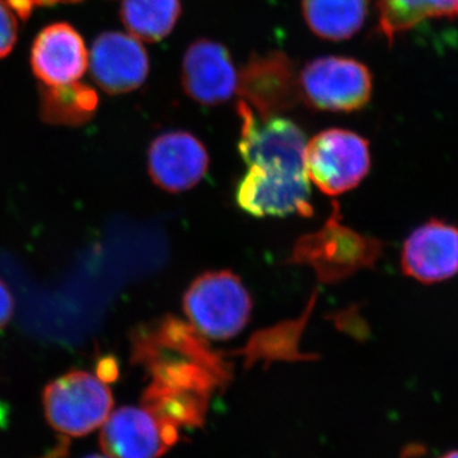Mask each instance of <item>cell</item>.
<instances>
[{
  "instance_id": "cell-1",
  "label": "cell",
  "mask_w": 458,
  "mask_h": 458,
  "mask_svg": "<svg viewBox=\"0 0 458 458\" xmlns=\"http://www.w3.org/2000/svg\"><path fill=\"white\" fill-rule=\"evenodd\" d=\"M183 311L201 335L229 340L249 324L252 301L236 274L228 270L209 271L189 286L183 295Z\"/></svg>"
},
{
  "instance_id": "cell-2",
  "label": "cell",
  "mask_w": 458,
  "mask_h": 458,
  "mask_svg": "<svg viewBox=\"0 0 458 458\" xmlns=\"http://www.w3.org/2000/svg\"><path fill=\"white\" fill-rule=\"evenodd\" d=\"M42 403L47 423L56 432L83 437L104 426L114 408V396L98 376L72 370L45 387Z\"/></svg>"
},
{
  "instance_id": "cell-3",
  "label": "cell",
  "mask_w": 458,
  "mask_h": 458,
  "mask_svg": "<svg viewBox=\"0 0 458 458\" xmlns=\"http://www.w3.org/2000/svg\"><path fill=\"white\" fill-rule=\"evenodd\" d=\"M304 172L324 194L351 191L370 170L369 141L346 129H327L307 141Z\"/></svg>"
},
{
  "instance_id": "cell-4",
  "label": "cell",
  "mask_w": 458,
  "mask_h": 458,
  "mask_svg": "<svg viewBox=\"0 0 458 458\" xmlns=\"http://www.w3.org/2000/svg\"><path fill=\"white\" fill-rule=\"evenodd\" d=\"M301 99L328 113H352L369 105L373 78L363 63L352 57L322 56L298 75Z\"/></svg>"
},
{
  "instance_id": "cell-5",
  "label": "cell",
  "mask_w": 458,
  "mask_h": 458,
  "mask_svg": "<svg viewBox=\"0 0 458 458\" xmlns=\"http://www.w3.org/2000/svg\"><path fill=\"white\" fill-rule=\"evenodd\" d=\"M331 216L322 231L303 237L294 249V261L306 262L324 282H337L355 271L370 267L382 254L376 238L360 236L340 225L339 212Z\"/></svg>"
},
{
  "instance_id": "cell-6",
  "label": "cell",
  "mask_w": 458,
  "mask_h": 458,
  "mask_svg": "<svg viewBox=\"0 0 458 458\" xmlns=\"http://www.w3.org/2000/svg\"><path fill=\"white\" fill-rule=\"evenodd\" d=\"M237 113L242 123L238 150L247 165L304 172L307 140L297 123L280 114L260 117L242 99L238 101Z\"/></svg>"
},
{
  "instance_id": "cell-7",
  "label": "cell",
  "mask_w": 458,
  "mask_h": 458,
  "mask_svg": "<svg viewBox=\"0 0 458 458\" xmlns=\"http://www.w3.org/2000/svg\"><path fill=\"white\" fill-rule=\"evenodd\" d=\"M236 201L251 216H312L311 186L304 172L269 170L249 165L236 189Z\"/></svg>"
},
{
  "instance_id": "cell-8",
  "label": "cell",
  "mask_w": 458,
  "mask_h": 458,
  "mask_svg": "<svg viewBox=\"0 0 458 458\" xmlns=\"http://www.w3.org/2000/svg\"><path fill=\"white\" fill-rule=\"evenodd\" d=\"M237 93L260 117L292 110L301 101L293 62L280 51L252 54L238 73Z\"/></svg>"
},
{
  "instance_id": "cell-9",
  "label": "cell",
  "mask_w": 458,
  "mask_h": 458,
  "mask_svg": "<svg viewBox=\"0 0 458 458\" xmlns=\"http://www.w3.org/2000/svg\"><path fill=\"white\" fill-rule=\"evenodd\" d=\"M179 428L144 408L125 406L108 415L99 445L110 458H159L179 441Z\"/></svg>"
},
{
  "instance_id": "cell-10",
  "label": "cell",
  "mask_w": 458,
  "mask_h": 458,
  "mask_svg": "<svg viewBox=\"0 0 458 458\" xmlns=\"http://www.w3.org/2000/svg\"><path fill=\"white\" fill-rule=\"evenodd\" d=\"M401 269L426 285L456 278L458 225L433 218L415 228L401 250Z\"/></svg>"
},
{
  "instance_id": "cell-11",
  "label": "cell",
  "mask_w": 458,
  "mask_h": 458,
  "mask_svg": "<svg viewBox=\"0 0 458 458\" xmlns=\"http://www.w3.org/2000/svg\"><path fill=\"white\" fill-rule=\"evenodd\" d=\"M89 65L93 81L108 95L140 89L149 73L147 51L131 33H101L93 42Z\"/></svg>"
},
{
  "instance_id": "cell-12",
  "label": "cell",
  "mask_w": 458,
  "mask_h": 458,
  "mask_svg": "<svg viewBox=\"0 0 458 458\" xmlns=\"http://www.w3.org/2000/svg\"><path fill=\"white\" fill-rule=\"evenodd\" d=\"M208 167L207 148L188 131L159 135L148 150V171L165 191H188L204 179Z\"/></svg>"
},
{
  "instance_id": "cell-13",
  "label": "cell",
  "mask_w": 458,
  "mask_h": 458,
  "mask_svg": "<svg viewBox=\"0 0 458 458\" xmlns=\"http://www.w3.org/2000/svg\"><path fill=\"white\" fill-rule=\"evenodd\" d=\"M238 72L227 47L201 38L192 42L182 62L186 95L205 106L223 104L237 93Z\"/></svg>"
},
{
  "instance_id": "cell-14",
  "label": "cell",
  "mask_w": 458,
  "mask_h": 458,
  "mask_svg": "<svg viewBox=\"0 0 458 458\" xmlns=\"http://www.w3.org/2000/svg\"><path fill=\"white\" fill-rule=\"evenodd\" d=\"M89 59L82 36L69 23L47 26L33 41L31 68L42 86L77 82L86 73Z\"/></svg>"
},
{
  "instance_id": "cell-15",
  "label": "cell",
  "mask_w": 458,
  "mask_h": 458,
  "mask_svg": "<svg viewBox=\"0 0 458 458\" xmlns=\"http://www.w3.org/2000/svg\"><path fill=\"white\" fill-rule=\"evenodd\" d=\"M369 0H302L307 26L322 40L344 41L360 31Z\"/></svg>"
},
{
  "instance_id": "cell-16",
  "label": "cell",
  "mask_w": 458,
  "mask_h": 458,
  "mask_svg": "<svg viewBox=\"0 0 458 458\" xmlns=\"http://www.w3.org/2000/svg\"><path fill=\"white\" fill-rule=\"evenodd\" d=\"M210 394L186 388L170 387L153 382L144 391V409L158 420L181 428L201 427L207 414Z\"/></svg>"
},
{
  "instance_id": "cell-17",
  "label": "cell",
  "mask_w": 458,
  "mask_h": 458,
  "mask_svg": "<svg viewBox=\"0 0 458 458\" xmlns=\"http://www.w3.org/2000/svg\"><path fill=\"white\" fill-rule=\"evenodd\" d=\"M98 107V92L80 81L63 86L41 87V119L51 125H84L92 119Z\"/></svg>"
},
{
  "instance_id": "cell-18",
  "label": "cell",
  "mask_w": 458,
  "mask_h": 458,
  "mask_svg": "<svg viewBox=\"0 0 458 458\" xmlns=\"http://www.w3.org/2000/svg\"><path fill=\"white\" fill-rule=\"evenodd\" d=\"M181 11L180 0H123L120 17L138 40L158 42L170 35Z\"/></svg>"
},
{
  "instance_id": "cell-19",
  "label": "cell",
  "mask_w": 458,
  "mask_h": 458,
  "mask_svg": "<svg viewBox=\"0 0 458 458\" xmlns=\"http://www.w3.org/2000/svg\"><path fill=\"white\" fill-rule=\"evenodd\" d=\"M378 32L390 44L401 33L410 31L428 20L423 0H377Z\"/></svg>"
},
{
  "instance_id": "cell-20",
  "label": "cell",
  "mask_w": 458,
  "mask_h": 458,
  "mask_svg": "<svg viewBox=\"0 0 458 458\" xmlns=\"http://www.w3.org/2000/svg\"><path fill=\"white\" fill-rule=\"evenodd\" d=\"M17 38V14L8 7L4 0H0V59L12 53Z\"/></svg>"
},
{
  "instance_id": "cell-21",
  "label": "cell",
  "mask_w": 458,
  "mask_h": 458,
  "mask_svg": "<svg viewBox=\"0 0 458 458\" xmlns=\"http://www.w3.org/2000/svg\"><path fill=\"white\" fill-rule=\"evenodd\" d=\"M4 2L17 14L18 18L26 21L36 8L59 4V3L80 2V0H4Z\"/></svg>"
},
{
  "instance_id": "cell-22",
  "label": "cell",
  "mask_w": 458,
  "mask_h": 458,
  "mask_svg": "<svg viewBox=\"0 0 458 458\" xmlns=\"http://www.w3.org/2000/svg\"><path fill=\"white\" fill-rule=\"evenodd\" d=\"M428 17L458 21V0H423Z\"/></svg>"
},
{
  "instance_id": "cell-23",
  "label": "cell",
  "mask_w": 458,
  "mask_h": 458,
  "mask_svg": "<svg viewBox=\"0 0 458 458\" xmlns=\"http://www.w3.org/2000/svg\"><path fill=\"white\" fill-rule=\"evenodd\" d=\"M14 312V300L7 284L0 279V330L12 319Z\"/></svg>"
},
{
  "instance_id": "cell-24",
  "label": "cell",
  "mask_w": 458,
  "mask_h": 458,
  "mask_svg": "<svg viewBox=\"0 0 458 458\" xmlns=\"http://www.w3.org/2000/svg\"><path fill=\"white\" fill-rule=\"evenodd\" d=\"M96 375L105 384H111L119 377V363L114 357L101 358L96 367Z\"/></svg>"
},
{
  "instance_id": "cell-25",
  "label": "cell",
  "mask_w": 458,
  "mask_h": 458,
  "mask_svg": "<svg viewBox=\"0 0 458 458\" xmlns=\"http://www.w3.org/2000/svg\"><path fill=\"white\" fill-rule=\"evenodd\" d=\"M439 458H458V451L448 452V454H443V456Z\"/></svg>"
},
{
  "instance_id": "cell-26",
  "label": "cell",
  "mask_w": 458,
  "mask_h": 458,
  "mask_svg": "<svg viewBox=\"0 0 458 458\" xmlns=\"http://www.w3.org/2000/svg\"><path fill=\"white\" fill-rule=\"evenodd\" d=\"M86 458H110V457L99 456V454H93V456H89V457H86Z\"/></svg>"
}]
</instances>
